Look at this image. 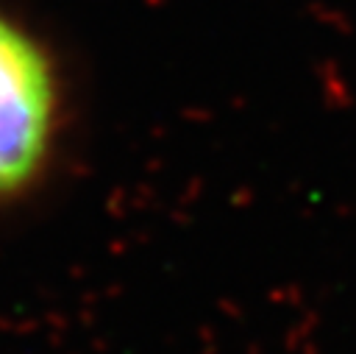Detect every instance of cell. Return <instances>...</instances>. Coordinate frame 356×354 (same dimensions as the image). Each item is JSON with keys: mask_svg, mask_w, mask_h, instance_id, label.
<instances>
[{"mask_svg": "<svg viewBox=\"0 0 356 354\" xmlns=\"http://www.w3.org/2000/svg\"><path fill=\"white\" fill-rule=\"evenodd\" d=\"M58 117L56 75L42 45L0 14V201L42 176Z\"/></svg>", "mask_w": 356, "mask_h": 354, "instance_id": "obj_1", "label": "cell"}]
</instances>
